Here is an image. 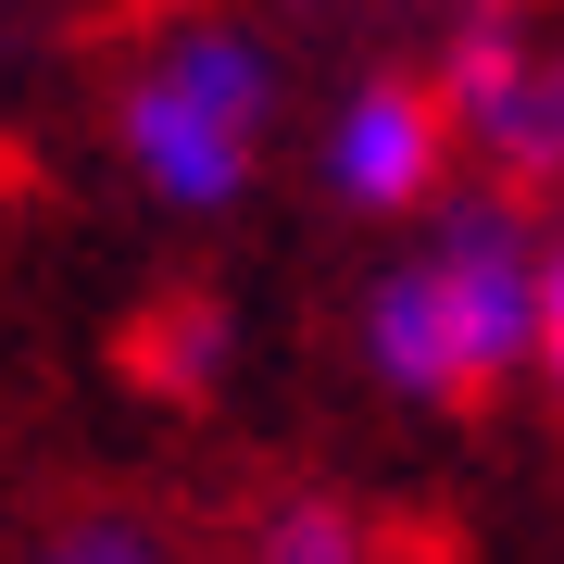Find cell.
<instances>
[{
	"instance_id": "ba28073f",
	"label": "cell",
	"mask_w": 564,
	"mask_h": 564,
	"mask_svg": "<svg viewBox=\"0 0 564 564\" xmlns=\"http://www.w3.org/2000/svg\"><path fill=\"white\" fill-rule=\"evenodd\" d=\"M540 389L564 402V251H552V302H540Z\"/></svg>"
},
{
	"instance_id": "277c9868",
	"label": "cell",
	"mask_w": 564,
	"mask_h": 564,
	"mask_svg": "<svg viewBox=\"0 0 564 564\" xmlns=\"http://www.w3.org/2000/svg\"><path fill=\"white\" fill-rule=\"evenodd\" d=\"M452 113L440 76H364L339 88V113L314 126V176L339 214H440L452 202Z\"/></svg>"
},
{
	"instance_id": "8992f818",
	"label": "cell",
	"mask_w": 564,
	"mask_h": 564,
	"mask_svg": "<svg viewBox=\"0 0 564 564\" xmlns=\"http://www.w3.org/2000/svg\"><path fill=\"white\" fill-rule=\"evenodd\" d=\"M25 564H188V540H176L151 502L101 489V502H63L39 540H25Z\"/></svg>"
},
{
	"instance_id": "6da1fadb",
	"label": "cell",
	"mask_w": 564,
	"mask_h": 564,
	"mask_svg": "<svg viewBox=\"0 0 564 564\" xmlns=\"http://www.w3.org/2000/svg\"><path fill=\"white\" fill-rule=\"evenodd\" d=\"M540 302H552V251L527 226V202L464 188V202H440L414 226V251H389L364 276L351 339L389 402L452 414V402H489L502 377L540 364Z\"/></svg>"
},
{
	"instance_id": "3957f363",
	"label": "cell",
	"mask_w": 564,
	"mask_h": 564,
	"mask_svg": "<svg viewBox=\"0 0 564 564\" xmlns=\"http://www.w3.org/2000/svg\"><path fill=\"white\" fill-rule=\"evenodd\" d=\"M440 113L464 163H477L502 202H552L564 188V51L527 25H464L440 63Z\"/></svg>"
},
{
	"instance_id": "52a82bcc",
	"label": "cell",
	"mask_w": 564,
	"mask_h": 564,
	"mask_svg": "<svg viewBox=\"0 0 564 564\" xmlns=\"http://www.w3.org/2000/svg\"><path fill=\"white\" fill-rule=\"evenodd\" d=\"M151 364H163V377H188V389H202L214 364H226V314H214V302H176V314H163V339H151Z\"/></svg>"
},
{
	"instance_id": "5b68a950",
	"label": "cell",
	"mask_w": 564,
	"mask_h": 564,
	"mask_svg": "<svg viewBox=\"0 0 564 564\" xmlns=\"http://www.w3.org/2000/svg\"><path fill=\"white\" fill-rule=\"evenodd\" d=\"M239 564H389V527L351 489H276V502H251Z\"/></svg>"
},
{
	"instance_id": "7a4b0ae2",
	"label": "cell",
	"mask_w": 564,
	"mask_h": 564,
	"mask_svg": "<svg viewBox=\"0 0 564 564\" xmlns=\"http://www.w3.org/2000/svg\"><path fill=\"white\" fill-rule=\"evenodd\" d=\"M276 113H289L276 51L251 25H226V13H176L113 76V163L163 214H226V202H251Z\"/></svg>"
}]
</instances>
